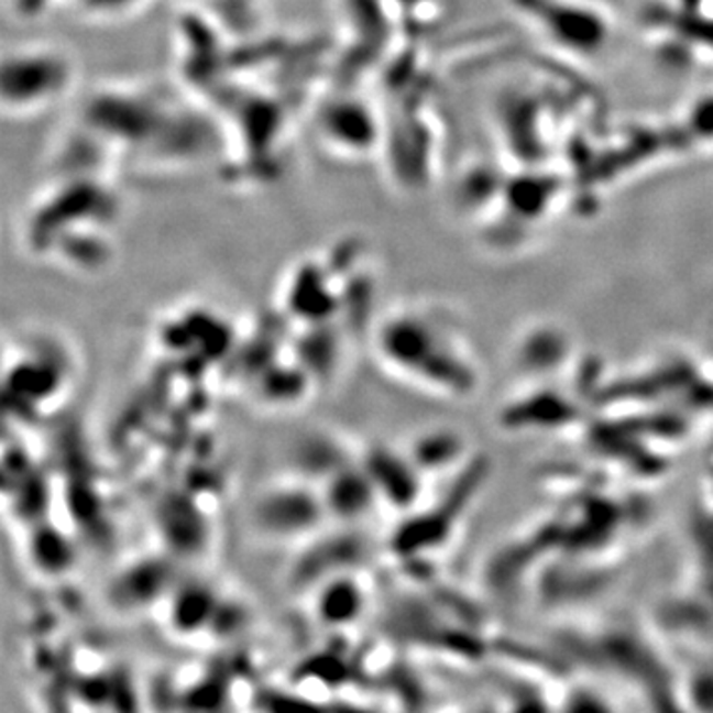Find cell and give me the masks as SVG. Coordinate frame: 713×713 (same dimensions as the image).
I'll list each match as a JSON object with an SVG mask.
<instances>
[{
    "mask_svg": "<svg viewBox=\"0 0 713 713\" xmlns=\"http://www.w3.org/2000/svg\"><path fill=\"white\" fill-rule=\"evenodd\" d=\"M173 571L165 559H143L131 564L109 589V599L121 611H141L171 591Z\"/></svg>",
    "mask_w": 713,
    "mask_h": 713,
    "instance_id": "9c48e42d",
    "label": "cell"
},
{
    "mask_svg": "<svg viewBox=\"0 0 713 713\" xmlns=\"http://www.w3.org/2000/svg\"><path fill=\"white\" fill-rule=\"evenodd\" d=\"M365 589L351 573L337 574L316 589V616L329 628H347L365 613Z\"/></svg>",
    "mask_w": 713,
    "mask_h": 713,
    "instance_id": "4fadbf2b",
    "label": "cell"
},
{
    "mask_svg": "<svg viewBox=\"0 0 713 713\" xmlns=\"http://www.w3.org/2000/svg\"><path fill=\"white\" fill-rule=\"evenodd\" d=\"M531 19L547 36L567 50L593 54L608 40V22L601 12L577 0H527Z\"/></svg>",
    "mask_w": 713,
    "mask_h": 713,
    "instance_id": "8992f818",
    "label": "cell"
},
{
    "mask_svg": "<svg viewBox=\"0 0 713 713\" xmlns=\"http://www.w3.org/2000/svg\"><path fill=\"white\" fill-rule=\"evenodd\" d=\"M287 311L306 326L329 323L343 307V297L333 286V276L317 262H304L287 282Z\"/></svg>",
    "mask_w": 713,
    "mask_h": 713,
    "instance_id": "52a82bcc",
    "label": "cell"
},
{
    "mask_svg": "<svg viewBox=\"0 0 713 713\" xmlns=\"http://www.w3.org/2000/svg\"><path fill=\"white\" fill-rule=\"evenodd\" d=\"M29 527L26 551L32 567L46 577L68 573L76 561V547L64 529L46 519H40Z\"/></svg>",
    "mask_w": 713,
    "mask_h": 713,
    "instance_id": "9a60e30c",
    "label": "cell"
},
{
    "mask_svg": "<svg viewBox=\"0 0 713 713\" xmlns=\"http://www.w3.org/2000/svg\"><path fill=\"white\" fill-rule=\"evenodd\" d=\"M9 385L14 388L19 398H44L42 395L54 393L58 386V373L54 366L44 361H22L9 375Z\"/></svg>",
    "mask_w": 713,
    "mask_h": 713,
    "instance_id": "d6986e66",
    "label": "cell"
},
{
    "mask_svg": "<svg viewBox=\"0 0 713 713\" xmlns=\"http://www.w3.org/2000/svg\"><path fill=\"white\" fill-rule=\"evenodd\" d=\"M153 0H64V4L79 19L98 24H116L138 17Z\"/></svg>",
    "mask_w": 713,
    "mask_h": 713,
    "instance_id": "ac0fdd59",
    "label": "cell"
},
{
    "mask_svg": "<svg viewBox=\"0 0 713 713\" xmlns=\"http://www.w3.org/2000/svg\"><path fill=\"white\" fill-rule=\"evenodd\" d=\"M321 495L327 514L345 524H353L369 514L371 505L379 497L375 485L361 464L341 465L333 474L327 475Z\"/></svg>",
    "mask_w": 713,
    "mask_h": 713,
    "instance_id": "8fae6325",
    "label": "cell"
},
{
    "mask_svg": "<svg viewBox=\"0 0 713 713\" xmlns=\"http://www.w3.org/2000/svg\"><path fill=\"white\" fill-rule=\"evenodd\" d=\"M317 138L337 157L355 161L381 151L385 143V123L365 98L336 96L317 113Z\"/></svg>",
    "mask_w": 713,
    "mask_h": 713,
    "instance_id": "277c9868",
    "label": "cell"
},
{
    "mask_svg": "<svg viewBox=\"0 0 713 713\" xmlns=\"http://www.w3.org/2000/svg\"><path fill=\"white\" fill-rule=\"evenodd\" d=\"M381 2H385L388 7H396L401 12H405V10L423 9L425 4L432 2V0H381Z\"/></svg>",
    "mask_w": 713,
    "mask_h": 713,
    "instance_id": "ffe728a7",
    "label": "cell"
},
{
    "mask_svg": "<svg viewBox=\"0 0 713 713\" xmlns=\"http://www.w3.org/2000/svg\"><path fill=\"white\" fill-rule=\"evenodd\" d=\"M307 379L309 373L301 365L282 366L267 365L260 373V393L264 395L267 403L276 405H287L292 401H297L306 391Z\"/></svg>",
    "mask_w": 713,
    "mask_h": 713,
    "instance_id": "e0dca14e",
    "label": "cell"
},
{
    "mask_svg": "<svg viewBox=\"0 0 713 713\" xmlns=\"http://www.w3.org/2000/svg\"><path fill=\"white\" fill-rule=\"evenodd\" d=\"M121 212L118 193L103 173H62L30 202L24 237L34 254L69 266L98 270L113 254L111 230Z\"/></svg>",
    "mask_w": 713,
    "mask_h": 713,
    "instance_id": "6da1fadb",
    "label": "cell"
},
{
    "mask_svg": "<svg viewBox=\"0 0 713 713\" xmlns=\"http://www.w3.org/2000/svg\"><path fill=\"white\" fill-rule=\"evenodd\" d=\"M78 59L64 44L54 40L19 42L2 56V111L14 119L48 113L78 89Z\"/></svg>",
    "mask_w": 713,
    "mask_h": 713,
    "instance_id": "7a4b0ae2",
    "label": "cell"
},
{
    "mask_svg": "<svg viewBox=\"0 0 713 713\" xmlns=\"http://www.w3.org/2000/svg\"><path fill=\"white\" fill-rule=\"evenodd\" d=\"M361 465L365 468L366 474L375 485L379 497L401 507L415 502L418 484L413 460L393 454L386 448H373L369 450Z\"/></svg>",
    "mask_w": 713,
    "mask_h": 713,
    "instance_id": "7c38bea8",
    "label": "cell"
},
{
    "mask_svg": "<svg viewBox=\"0 0 713 713\" xmlns=\"http://www.w3.org/2000/svg\"><path fill=\"white\" fill-rule=\"evenodd\" d=\"M218 606V596L208 584H178L171 591L168 624L180 636H193L212 626Z\"/></svg>",
    "mask_w": 713,
    "mask_h": 713,
    "instance_id": "5bb4252c",
    "label": "cell"
},
{
    "mask_svg": "<svg viewBox=\"0 0 713 713\" xmlns=\"http://www.w3.org/2000/svg\"><path fill=\"white\" fill-rule=\"evenodd\" d=\"M309 331L301 337L297 345L299 365L306 369L309 375H327L337 361V339L329 331V323L307 326Z\"/></svg>",
    "mask_w": 713,
    "mask_h": 713,
    "instance_id": "2e32d148",
    "label": "cell"
},
{
    "mask_svg": "<svg viewBox=\"0 0 713 713\" xmlns=\"http://www.w3.org/2000/svg\"><path fill=\"white\" fill-rule=\"evenodd\" d=\"M321 492L311 485L287 484L267 490L254 505V524L277 539H296L316 531L327 517Z\"/></svg>",
    "mask_w": 713,
    "mask_h": 713,
    "instance_id": "5b68a950",
    "label": "cell"
},
{
    "mask_svg": "<svg viewBox=\"0 0 713 713\" xmlns=\"http://www.w3.org/2000/svg\"><path fill=\"white\" fill-rule=\"evenodd\" d=\"M379 349L386 361L403 371L425 376L438 385H458L452 375L454 361L446 351L448 347L440 343L436 327L428 317L418 311H403L388 317L379 333Z\"/></svg>",
    "mask_w": 713,
    "mask_h": 713,
    "instance_id": "3957f363",
    "label": "cell"
},
{
    "mask_svg": "<svg viewBox=\"0 0 713 713\" xmlns=\"http://www.w3.org/2000/svg\"><path fill=\"white\" fill-rule=\"evenodd\" d=\"M365 539L356 534H337L321 537L309 545L294 564L292 579L304 589L326 583L337 574L353 573L356 564L365 559Z\"/></svg>",
    "mask_w": 713,
    "mask_h": 713,
    "instance_id": "ba28073f",
    "label": "cell"
},
{
    "mask_svg": "<svg viewBox=\"0 0 713 713\" xmlns=\"http://www.w3.org/2000/svg\"><path fill=\"white\" fill-rule=\"evenodd\" d=\"M157 527L177 555L197 553L207 544V517L195 500L183 492H173L161 500Z\"/></svg>",
    "mask_w": 713,
    "mask_h": 713,
    "instance_id": "30bf717a",
    "label": "cell"
}]
</instances>
